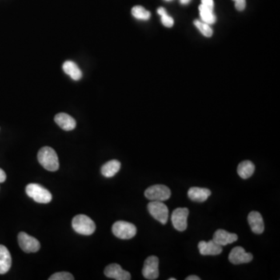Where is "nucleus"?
<instances>
[{
  "label": "nucleus",
  "instance_id": "obj_10",
  "mask_svg": "<svg viewBox=\"0 0 280 280\" xmlns=\"http://www.w3.org/2000/svg\"><path fill=\"white\" fill-rule=\"evenodd\" d=\"M253 259V255L251 253L245 252L242 247H235L232 249L229 254V261L233 265L249 263Z\"/></svg>",
  "mask_w": 280,
  "mask_h": 280
},
{
  "label": "nucleus",
  "instance_id": "obj_5",
  "mask_svg": "<svg viewBox=\"0 0 280 280\" xmlns=\"http://www.w3.org/2000/svg\"><path fill=\"white\" fill-rule=\"evenodd\" d=\"M171 192L166 185H155L149 187L145 191V196L151 201L165 202L170 198Z\"/></svg>",
  "mask_w": 280,
  "mask_h": 280
},
{
  "label": "nucleus",
  "instance_id": "obj_32",
  "mask_svg": "<svg viewBox=\"0 0 280 280\" xmlns=\"http://www.w3.org/2000/svg\"><path fill=\"white\" fill-rule=\"evenodd\" d=\"M168 1H169V0H168Z\"/></svg>",
  "mask_w": 280,
  "mask_h": 280
},
{
  "label": "nucleus",
  "instance_id": "obj_25",
  "mask_svg": "<svg viewBox=\"0 0 280 280\" xmlns=\"http://www.w3.org/2000/svg\"><path fill=\"white\" fill-rule=\"evenodd\" d=\"M49 280H73L74 277L71 273H67V272H61V273H57L51 276L49 279Z\"/></svg>",
  "mask_w": 280,
  "mask_h": 280
},
{
  "label": "nucleus",
  "instance_id": "obj_13",
  "mask_svg": "<svg viewBox=\"0 0 280 280\" xmlns=\"http://www.w3.org/2000/svg\"><path fill=\"white\" fill-rule=\"evenodd\" d=\"M238 239L237 234L233 233H229L226 230H217L215 232L213 235V241L221 246L230 245L232 243L235 242Z\"/></svg>",
  "mask_w": 280,
  "mask_h": 280
},
{
  "label": "nucleus",
  "instance_id": "obj_22",
  "mask_svg": "<svg viewBox=\"0 0 280 280\" xmlns=\"http://www.w3.org/2000/svg\"><path fill=\"white\" fill-rule=\"evenodd\" d=\"M132 14L137 20L148 21L150 18V13L141 6H134L132 9Z\"/></svg>",
  "mask_w": 280,
  "mask_h": 280
},
{
  "label": "nucleus",
  "instance_id": "obj_20",
  "mask_svg": "<svg viewBox=\"0 0 280 280\" xmlns=\"http://www.w3.org/2000/svg\"><path fill=\"white\" fill-rule=\"evenodd\" d=\"M120 168L121 163L117 160H112L103 165L101 168V174L105 177H114L119 171Z\"/></svg>",
  "mask_w": 280,
  "mask_h": 280
},
{
  "label": "nucleus",
  "instance_id": "obj_17",
  "mask_svg": "<svg viewBox=\"0 0 280 280\" xmlns=\"http://www.w3.org/2000/svg\"><path fill=\"white\" fill-rule=\"evenodd\" d=\"M12 265L11 254L6 247L0 245V274H5Z\"/></svg>",
  "mask_w": 280,
  "mask_h": 280
},
{
  "label": "nucleus",
  "instance_id": "obj_23",
  "mask_svg": "<svg viewBox=\"0 0 280 280\" xmlns=\"http://www.w3.org/2000/svg\"><path fill=\"white\" fill-rule=\"evenodd\" d=\"M157 13L161 17V22L164 26L167 28H171L174 25V20L171 17L168 15L166 9L164 7H160L157 9Z\"/></svg>",
  "mask_w": 280,
  "mask_h": 280
},
{
  "label": "nucleus",
  "instance_id": "obj_27",
  "mask_svg": "<svg viewBox=\"0 0 280 280\" xmlns=\"http://www.w3.org/2000/svg\"><path fill=\"white\" fill-rule=\"evenodd\" d=\"M201 2H202L201 4L203 5V6H206V7L211 8V9L214 8L213 0H201Z\"/></svg>",
  "mask_w": 280,
  "mask_h": 280
},
{
  "label": "nucleus",
  "instance_id": "obj_31",
  "mask_svg": "<svg viewBox=\"0 0 280 280\" xmlns=\"http://www.w3.org/2000/svg\"><path fill=\"white\" fill-rule=\"evenodd\" d=\"M169 280H176V279H174V278H170V279H169Z\"/></svg>",
  "mask_w": 280,
  "mask_h": 280
},
{
  "label": "nucleus",
  "instance_id": "obj_11",
  "mask_svg": "<svg viewBox=\"0 0 280 280\" xmlns=\"http://www.w3.org/2000/svg\"><path fill=\"white\" fill-rule=\"evenodd\" d=\"M105 275L110 279L116 280H131L130 273L124 270L118 264L113 263L108 265L105 269Z\"/></svg>",
  "mask_w": 280,
  "mask_h": 280
},
{
  "label": "nucleus",
  "instance_id": "obj_3",
  "mask_svg": "<svg viewBox=\"0 0 280 280\" xmlns=\"http://www.w3.org/2000/svg\"><path fill=\"white\" fill-rule=\"evenodd\" d=\"M26 193L38 203H49L53 199L50 192L38 184L31 183L27 185Z\"/></svg>",
  "mask_w": 280,
  "mask_h": 280
},
{
  "label": "nucleus",
  "instance_id": "obj_16",
  "mask_svg": "<svg viewBox=\"0 0 280 280\" xmlns=\"http://www.w3.org/2000/svg\"><path fill=\"white\" fill-rule=\"evenodd\" d=\"M210 195H211V192L209 189L198 188V187H193L189 189L188 192L189 198L194 202H205L208 199Z\"/></svg>",
  "mask_w": 280,
  "mask_h": 280
},
{
  "label": "nucleus",
  "instance_id": "obj_24",
  "mask_svg": "<svg viewBox=\"0 0 280 280\" xmlns=\"http://www.w3.org/2000/svg\"><path fill=\"white\" fill-rule=\"evenodd\" d=\"M194 25L205 37H209L213 35V29L206 23L196 20L194 21Z\"/></svg>",
  "mask_w": 280,
  "mask_h": 280
},
{
  "label": "nucleus",
  "instance_id": "obj_14",
  "mask_svg": "<svg viewBox=\"0 0 280 280\" xmlns=\"http://www.w3.org/2000/svg\"><path fill=\"white\" fill-rule=\"evenodd\" d=\"M248 221L252 232H254L256 234H261L263 233L265 230L263 218L258 212H251L248 217Z\"/></svg>",
  "mask_w": 280,
  "mask_h": 280
},
{
  "label": "nucleus",
  "instance_id": "obj_29",
  "mask_svg": "<svg viewBox=\"0 0 280 280\" xmlns=\"http://www.w3.org/2000/svg\"><path fill=\"white\" fill-rule=\"evenodd\" d=\"M186 280H200L199 277H197V276H190V277H187L185 279Z\"/></svg>",
  "mask_w": 280,
  "mask_h": 280
},
{
  "label": "nucleus",
  "instance_id": "obj_4",
  "mask_svg": "<svg viewBox=\"0 0 280 280\" xmlns=\"http://www.w3.org/2000/svg\"><path fill=\"white\" fill-rule=\"evenodd\" d=\"M112 232L120 239L129 240L137 234V227L134 224L126 221H117L112 226Z\"/></svg>",
  "mask_w": 280,
  "mask_h": 280
},
{
  "label": "nucleus",
  "instance_id": "obj_28",
  "mask_svg": "<svg viewBox=\"0 0 280 280\" xmlns=\"http://www.w3.org/2000/svg\"><path fill=\"white\" fill-rule=\"evenodd\" d=\"M6 174L2 169L0 168V183H2L4 181H6Z\"/></svg>",
  "mask_w": 280,
  "mask_h": 280
},
{
  "label": "nucleus",
  "instance_id": "obj_9",
  "mask_svg": "<svg viewBox=\"0 0 280 280\" xmlns=\"http://www.w3.org/2000/svg\"><path fill=\"white\" fill-rule=\"evenodd\" d=\"M142 275L146 280H157L159 277V259L157 256H149L144 262Z\"/></svg>",
  "mask_w": 280,
  "mask_h": 280
},
{
  "label": "nucleus",
  "instance_id": "obj_21",
  "mask_svg": "<svg viewBox=\"0 0 280 280\" xmlns=\"http://www.w3.org/2000/svg\"><path fill=\"white\" fill-rule=\"evenodd\" d=\"M200 17L202 19V22L206 23L208 25H213L217 21V17L213 13V9L206 7L203 5H200L199 7Z\"/></svg>",
  "mask_w": 280,
  "mask_h": 280
},
{
  "label": "nucleus",
  "instance_id": "obj_26",
  "mask_svg": "<svg viewBox=\"0 0 280 280\" xmlns=\"http://www.w3.org/2000/svg\"><path fill=\"white\" fill-rule=\"evenodd\" d=\"M235 2V7L238 11H242L246 7V0H233Z\"/></svg>",
  "mask_w": 280,
  "mask_h": 280
},
{
  "label": "nucleus",
  "instance_id": "obj_6",
  "mask_svg": "<svg viewBox=\"0 0 280 280\" xmlns=\"http://www.w3.org/2000/svg\"><path fill=\"white\" fill-rule=\"evenodd\" d=\"M148 211L153 218L162 224L168 222L169 210L164 202L159 201H152L147 205Z\"/></svg>",
  "mask_w": 280,
  "mask_h": 280
},
{
  "label": "nucleus",
  "instance_id": "obj_12",
  "mask_svg": "<svg viewBox=\"0 0 280 280\" xmlns=\"http://www.w3.org/2000/svg\"><path fill=\"white\" fill-rule=\"evenodd\" d=\"M198 250L202 255H218L223 252L222 246L219 245L213 240L200 241L198 245Z\"/></svg>",
  "mask_w": 280,
  "mask_h": 280
},
{
  "label": "nucleus",
  "instance_id": "obj_19",
  "mask_svg": "<svg viewBox=\"0 0 280 280\" xmlns=\"http://www.w3.org/2000/svg\"><path fill=\"white\" fill-rule=\"evenodd\" d=\"M254 170H255V167L252 161H242L237 167V174L243 179H248L253 175Z\"/></svg>",
  "mask_w": 280,
  "mask_h": 280
},
{
  "label": "nucleus",
  "instance_id": "obj_1",
  "mask_svg": "<svg viewBox=\"0 0 280 280\" xmlns=\"http://www.w3.org/2000/svg\"><path fill=\"white\" fill-rule=\"evenodd\" d=\"M37 161L40 165L49 171H56L59 168V162L55 149L49 146H44L37 153Z\"/></svg>",
  "mask_w": 280,
  "mask_h": 280
},
{
  "label": "nucleus",
  "instance_id": "obj_8",
  "mask_svg": "<svg viewBox=\"0 0 280 280\" xmlns=\"http://www.w3.org/2000/svg\"><path fill=\"white\" fill-rule=\"evenodd\" d=\"M19 245L21 249L27 253H34L41 248L39 241L35 237L28 235L25 232H21L18 235Z\"/></svg>",
  "mask_w": 280,
  "mask_h": 280
},
{
  "label": "nucleus",
  "instance_id": "obj_30",
  "mask_svg": "<svg viewBox=\"0 0 280 280\" xmlns=\"http://www.w3.org/2000/svg\"><path fill=\"white\" fill-rule=\"evenodd\" d=\"M191 2V0H180V2L181 4H184V5H186V4L189 3Z\"/></svg>",
  "mask_w": 280,
  "mask_h": 280
},
{
  "label": "nucleus",
  "instance_id": "obj_2",
  "mask_svg": "<svg viewBox=\"0 0 280 280\" xmlns=\"http://www.w3.org/2000/svg\"><path fill=\"white\" fill-rule=\"evenodd\" d=\"M73 230L82 235H91L96 230V225L86 215H77L72 221Z\"/></svg>",
  "mask_w": 280,
  "mask_h": 280
},
{
  "label": "nucleus",
  "instance_id": "obj_18",
  "mask_svg": "<svg viewBox=\"0 0 280 280\" xmlns=\"http://www.w3.org/2000/svg\"><path fill=\"white\" fill-rule=\"evenodd\" d=\"M62 69L73 81H78L82 78L83 73L77 64L73 61H66L62 65Z\"/></svg>",
  "mask_w": 280,
  "mask_h": 280
},
{
  "label": "nucleus",
  "instance_id": "obj_15",
  "mask_svg": "<svg viewBox=\"0 0 280 280\" xmlns=\"http://www.w3.org/2000/svg\"><path fill=\"white\" fill-rule=\"evenodd\" d=\"M56 123L65 131H72L77 126L76 120L66 113H59L55 117Z\"/></svg>",
  "mask_w": 280,
  "mask_h": 280
},
{
  "label": "nucleus",
  "instance_id": "obj_7",
  "mask_svg": "<svg viewBox=\"0 0 280 280\" xmlns=\"http://www.w3.org/2000/svg\"><path fill=\"white\" fill-rule=\"evenodd\" d=\"M189 210L188 208H177L171 215V221L173 226L178 231H185L188 226V217Z\"/></svg>",
  "mask_w": 280,
  "mask_h": 280
}]
</instances>
